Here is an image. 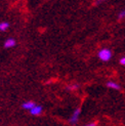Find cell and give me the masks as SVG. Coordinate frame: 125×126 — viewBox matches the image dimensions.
<instances>
[{
    "mask_svg": "<svg viewBox=\"0 0 125 126\" xmlns=\"http://www.w3.org/2000/svg\"><path fill=\"white\" fill-rule=\"evenodd\" d=\"M97 56H98V59L101 60V61L108 62L112 58V51H111L110 49H108V48H103V49H101L98 51Z\"/></svg>",
    "mask_w": 125,
    "mask_h": 126,
    "instance_id": "cell-1",
    "label": "cell"
},
{
    "mask_svg": "<svg viewBox=\"0 0 125 126\" xmlns=\"http://www.w3.org/2000/svg\"><path fill=\"white\" fill-rule=\"evenodd\" d=\"M80 114H81V108H77L75 109L73 114L71 115V117L69 118V123L71 125H76L79 121V117H80Z\"/></svg>",
    "mask_w": 125,
    "mask_h": 126,
    "instance_id": "cell-2",
    "label": "cell"
},
{
    "mask_svg": "<svg viewBox=\"0 0 125 126\" xmlns=\"http://www.w3.org/2000/svg\"><path fill=\"white\" fill-rule=\"evenodd\" d=\"M16 45V41L15 38H7L5 41H4V44H3V46L4 48H12V47H15Z\"/></svg>",
    "mask_w": 125,
    "mask_h": 126,
    "instance_id": "cell-3",
    "label": "cell"
},
{
    "mask_svg": "<svg viewBox=\"0 0 125 126\" xmlns=\"http://www.w3.org/2000/svg\"><path fill=\"white\" fill-rule=\"evenodd\" d=\"M42 112H43V108H42V107L36 105L34 108L30 111V114L32 115V116H39V115L42 114Z\"/></svg>",
    "mask_w": 125,
    "mask_h": 126,
    "instance_id": "cell-4",
    "label": "cell"
},
{
    "mask_svg": "<svg viewBox=\"0 0 125 126\" xmlns=\"http://www.w3.org/2000/svg\"><path fill=\"white\" fill-rule=\"evenodd\" d=\"M35 106H36L35 102H33V100H27V102H24V103L22 104V108L25 109V110H28V111L30 112Z\"/></svg>",
    "mask_w": 125,
    "mask_h": 126,
    "instance_id": "cell-5",
    "label": "cell"
},
{
    "mask_svg": "<svg viewBox=\"0 0 125 126\" xmlns=\"http://www.w3.org/2000/svg\"><path fill=\"white\" fill-rule=\"evenodd\" d=\"M9 23L8 22H0V32H5V31H7L8 28H9Z\"/></svg>",
    "mask_w": 125,
    "mask_h": 126,
    "instance_id": "cell-6",
    "label": "cell"
},
{
    "mask_svg": "<svg viewBox=\"0 0 125 126\" xmlns=\"http://www.w3.org/2000/svg\"><path fill=\"white\" fill-rule=\"evenodd\" d=\"M106 85H107V87H109V88H112V89H116V90L120 89V85L117 84L116 82H113V81H109Z\"/></svg>",
    "mask_w": 125,
    "mask_h": 126,
    "instance_id": "cell-7",
    "label": "cell"
},
{
    "mask_svg": "<svg viewBox=\"0 0 125 126\" xmlns=\"http://www.w3.org/2000/svg\"><path fill=\"white\" fill-rule=\"evenodd\" d=\"M79 88V84L78 83H71L67 86V89L70 90V91H74V90H77Z\"/></svg>",
    "mask_w": 125,
    "mask_h": 126,
    "instance_id": "cell-8",
    "label": "cell"
},
{
    "mask_svg": "<svg viewBox=\"0 0 125 126\" xmlns=\"http://www.w3.org/2000/svg\"><path fill=\"white\" fill-rule=\"evenodd\" d=\"M118 17H119V18H123V17H125V9H123L122 11L119 12V15H118Z\"/></svg>",
    "mask_w": 125,
    "mask_h": 126,
    "instance_id": "cell-9",
    "label": "cell"
},
{
    "mask_svg": "<svg viewBox=\"0 0 125 126\" xmlns=\"http://www.w3.org/2000/svg\"><path fill=\"white\" fill-rule=\"evenodd\" d=\"M96 125H97L96 122H90V123H87V124H85L83 126H96Z\"/></svg>",
    "mask_w": 125,
    "mask_h": 126,
    "instance_id": "cell-10",
    "label": "cell"
},
{
    "mask_svg": "<svg viewBox=\"0 0 125 126\" xmlns=\"http://www.w3.org/2000/svg\"><path fill=\"white\" fill-rule=\"evenodd\" d=\"M120 64H121L122 66H125V56H124V58H122V59L120 60Z\"/></svg>",
    "mask_w": 125,
    "mask_h": 126,
    "instance_id": "cell-11",
    "label": "cell"
}]
</instances>
